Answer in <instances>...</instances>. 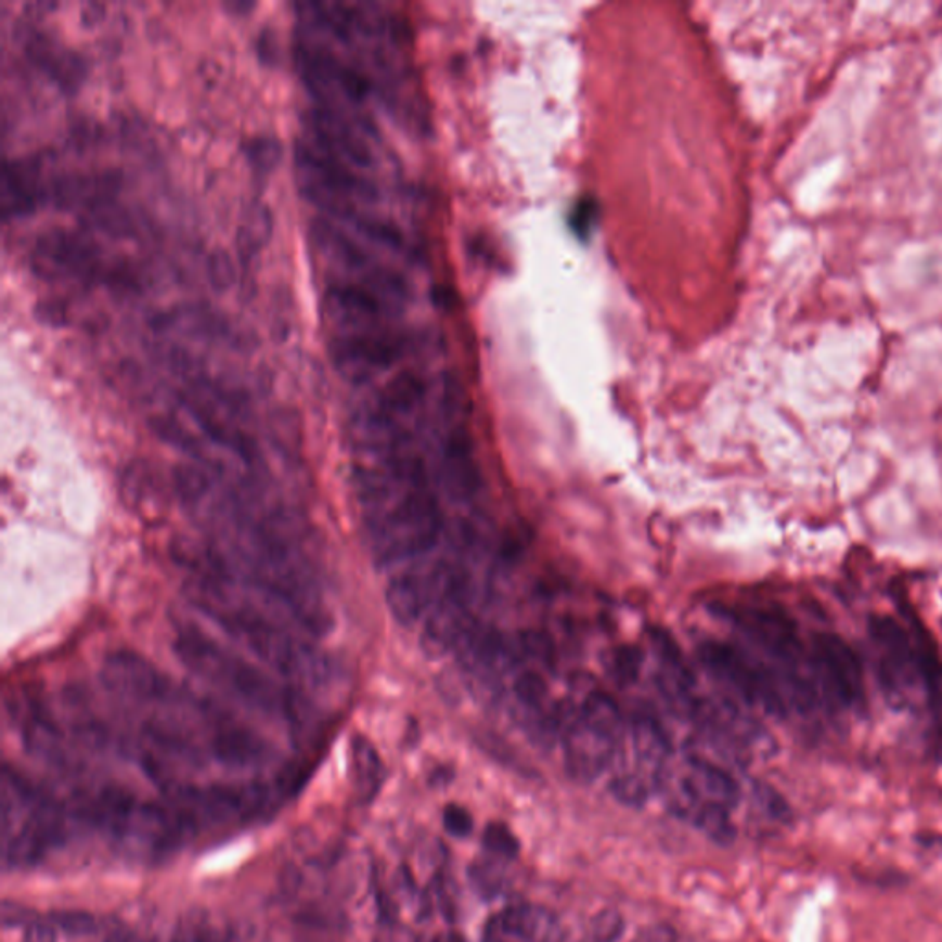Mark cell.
<instances>
[{"mask_svg": "<svg viewBox=\"0 0 942 942\" xmlns=\"http://www.w3.org/2000/svg\"><path fill=\"white\" fill-rule=\"evenodd\" d=\"M643 664V656L637 648L633 646H620L611 654V663H609V672L615 680L619 681L620 685H630L637 680Z\"/></svg>", "mask_w": 942, "mask_h": 942, "instance_id": "obj_28", "label": "cell"}, {"mask_svg": "<svg viewBox=\"0 0 942 942\" xmlns=\"http://www.w3.org/2000/svg\"><path fill=\"white\" fill-rule=\"evenodd\" d=\"M176 558L186 572L190 603L245 650L287 680L313 685L328 680L332 670L323 651L293 633L282 620L286 615L263 596H245V585L212 549L190 543L177 547Z\"/></svg>", "mask_w": 942, "mask_h": 942, "instance_id": "obj_2", "label": "cell"}, {"mask_svg": "<svg viewBox=\"0 0 942 942\" xmlns=\"http://www.w3.org/2000/svg\"><path fill=\"white\" fill-rule=\"evenodd\" d=\"M25 50L31 62L49 74L57 86L73 91L79 86L86 74V65L76 52L65 49L54 37L41 31H28L25 39Z\"/></svg>", "mask_w": 942, "mask_h": 942, "instance_id": "obj_20", "label": "cell"}, {"mask_svg": "<svg viewBox=\"0 0 942 942\" xmlns=\"http://www.w3.org/2000/svg\"><path fill=\"white\" fill-rule=\"evenodd\" d=\"M297 65L311 94L323 102L363 105L374 92L371 76L356 63L340 60L328 47L298 44Z\"/></svg>", "mask_w": 942, "mask_h": 942, "instance_id": "obj_13", "label": "cell"}, {"mask_svg": "<svg viewBox=\"0 0 942 942\" xmlns=\"http://www.w3.org/2000/svg\"><path fill=\"white\" fill-rule=\"evenodd\" d=\"M444 828L453 838H468L474 830V817L461 804H448L444 810Z\"/></svg>", "mask_w": 942, "mask_h": 942, "instance_id": "obj_33", "label": "cell"}, {"mask_svg": "<svg viewBox=\"0 0 942 942\" xmlns=\"http://www.w3.org/2000/svg\"><path fill=\"white\" fill-rule=\"evenodd\" d=\"M297 181L300 190L319 207L343 219L359 212L358 203H377L382 192L369 177L359 176L324 147L298 144Z\"/></svg>", "mask_w": 942, "mask_h": 942, "instance_id": "obj_8", "label": "cell"}, {"mask_svg": "<svg viewBox=\"0 0 942 942\" xmlns=\"http://www.w3.org/2000/svg\"><path fill=\"white\" fill-rule=\"evenodd\" d=\"M324 306L330 317L339 323L363 326V324L387 323L405 313V306L385 297L366 282H347L335 284L324 293Z\"/></svg>", "mask_w": 942, "mask_h": 942, "instance_id": "obj_16", "label": "cell"}, {"mask_svg": "<svg viewBox=\"0 0 942 942\" xmlns=\"http://www.w3.org/2000/svg\"><path fill=\"white\" fill-rule=\"evenodd\" d=\"M815 685L834 706L856 709L864 706V669L856 651L836 633H817L810 648Z\"/></svg>", "mask_w": 942, "mask_h": 942, "instance_id": "obj_12", "label": "cell"}, {"mask_svg": "<svg viewBox=\"0 0 942 942\" xmlns=\"http://www.w3.org/2000/svg\"><path fill=\"white\" fill-rule=\"evenodd\" d=\"M54 925L68 935H91L96 933V920L86 912H62L52 915Z\"/></svg>", "mask_w": 942, "mask_h": 942, "instance_id": "obj_32", "label": "cell"}, {"mask_svg": "<svg viewBox=\"0 0 942 942\" xmlns=\"http://www.w3.org/2000/svg\"><path fill=\"white\" fill-rule=\"evenodd\" d=\"M179 661L197 678L221 688L253 711L262 712L287 727H302L310 706L305 696L282 685L274 675L263 672L245 657L219 645L194 624H177L173 638Z\"/></svg>", "mask_w": 942, "mask_h": 942, "instance_id": "obj_3", "label": "cell"}, {"mask_svg": "<svg viewBox=\"0 0 942 942\" xmlns=\"http://www.w3.org/2000/svg\"><path fill=\"white\" fill-rule=\"evenodd\" d=\"M456 659L464 674H468L480 687L499 691L506 672H511L512 667H516L524 656L517 641L511 643L495 628L477 624L456 650Z\"/></svg>", "mask_w": 942, "mask_h": 942, "instance_id": "obj_14", "label": "cell"}, {"mask_svg": "<svg viewBox=\"0 0 942 942\" xmlns=\"http://www.w3.org/2000/svg\"><path fill=\"white\" fill-rule=\"evenodd\" d=\"M475 628L477 619L469 606V585H464L440 598L426 615L420 645L427 656L442 657L459 650Z\"/></svg>", "mask_w": 942, "mask_h": 942, "instance_id": "obj_15", "label": "cell"}, {"mask_svg": "<svg viewBox=\"0 0 942 942\" xmlns=\"http://www.w3.org/2000/svg\"><path fill=\"white\" fill-rule=\"evenodd\" d=\"M57 941V935H55V930L52 926L41 925V922H34V925L28 926L26 928L25 933H23V941L21 942H55Z\"/></svg>", "mask_w": 942, "mask_h": 942, "instance_id": "obj_35", "label": "cell"}, {"mask_svg": "<svg viewBox=\"0 0 942 942\" xmlns=\"http://www.w3.org/2000/svg\"><path fill=\"white\" fill-rule=\"evenodd\" d=\"M694 825L706 834L707 838L718 846H730L736 836V828L731 821L730 809L718 804H699L691 815Z\"/></svg>", "mask_w": 942, "mask_h": 942, "instance_id": "obj_25", "label": "cell"}, {"mask_svg": "<svg viewBox=\"0 0 942 942\" xmlns=\"http://www.w3.org/2000/svg\"><path fill=\"white\" fill-rule=\"evenodd\" d=\"M365 525L372 558L379 567H390L429 553L442 534L444 516L427 488L365 517Z\"/></svg>", "mask_w": 942, "mask_h": 942, "instance_id": "obj_4", "label": "cell"}, {"mask_svg": "<svg viewBox=\"0 0 942 942\" xmlns=\"http://www.w3.org/2000/svg\"><path fill=\"white\" fill-rule=\"evenodd\" d=\"M424 942H464V939L463 937L459 935V933L448 931V933H438V935L431 937L429 941Z\"/></svg>", "mask_w": 942, "mask_h": 942, "instance_id": "obj_37", "label": "cell"}, {"mask_svg": "<svg viewBox=\"0 0 942 942\" xmlns=\"http://www.w3.org/2000/svg\"><path fill=\"white\" fill-rule=\"evenodd\" d=\"M352 772L361 796H374L384 783V762L365 736H356L352 740Z\"/></svg>", "mask_w": 942, "mask_h": 942, "instance_id": "obj_23", "label": "cell"}, {"mask_svg": "<svg viewBox=\"0 0 942 942\" xmlns=\"http://www.w3.org/2000/svg\"><path fill=\"white\" fill-rule=\"evenodd\" d=\"M464 585H469V578L463 567L435 559L396 575L387 588V606L402 627H413L440 598Z\"/></svg>", "mask_w": 942, "mask_h": 942, "instance_id": "obj_11", "label": "cell"}, {"mask_svg": "<svg viewBox=\"0 0 942 942\" xmlns=\"http://www.w3.org/2000/svg\"><path fill=\"white\" fill-rule=\"evenodd\" d=\"M517 646L521 650L524 659H534L545 667L554 664V648L551 638L545 633L527 630L517 638Z\"/></svg>", "mask_w": 942, "mask_h": 942, "instance_id": "obj_30", "label": "cell"}, {"mask_svg": "<svg viewBox=\"0 0 942 942\" xmlns=\"http://www.w3.org/2000/svg\"><path fill=\"white\" fill-rule=\"evenodd\" d=\"M611 796L624 806L641 809L648 801L650 790L641 773H619L609 783Z\"/></svg>", "mask_w": 942, "mask_h": 942, "instance_id": "obj_26", "label": "cell"}, {"mask_svg": "<svg viewBox=\"0 0 942 942\" xmlns=\"http://www.w3.org/2000/svg\"><path fill=\"white\" fill-rule=\"evenodd\" d=\"M442 337L433 328H372L339 337L330 347L335 365L352 382H365L409 358L435 352Z\"/></svg>", "mask_w": 942, "mask_h": 942, "instance_id": "obj_7", "label": "cell"}, {"mask_svg": "<svg viewBox=\"0 0 942 942\" xmlns=\"http://www.w3.org/2000/svg\"><path fill=\"white\" fill-rule=\"evenodd\" d=\"M47 199L41 171L36 163H21L12 160L4 166V179H2V207L4 218L10 216H25L34 212V208Z\"/></svg>", "mask_w": 942, "mask_h": 942, "instance_id": "obj_21", "label": "cell"}, {"mask_svg": "<svg viewBox=\"0 0 942 942\" xmlns=\"http://www.w3.org/2000/svg\"><path fill=\"white\" fill-rule=\"evenodd\" d=\"M562 937L564 928L551 909L516 904L488 922L482 942H559Z\"/></svg>", "mask_w": 942, "mask_h": 942, "instance_id": "obj_18", "label": "cell"}, {"mask_svg": "<svg viewBox=\"0 0 942 942\" xmlns=\"http://www.w3.org/2000/svg\"><path fill=\"white\" fill-rule=\"evenodd\" d=\"M622 727V712L611 696L606 693L585 696L559 735L569 775L578 783L601 777L614 762Z\"/></svg>", "mask_w": 942, "mask_h": 942, "instance_id": "obj_5", "label": "cell"}, {"mask_svg": "<svg viewBox=\"0 0 942 942\" xmlns=\"http://www.w3.org/2000/svg\"><path fill=\"white\" fill-rule=\"evenodd\" d=\"M699 659L717 675L718 680L733 688L746 704L760 707L762 711L783 717L786 696L780 680L764 664L757 663L735 646L720 641H706L699 645Z\"/></svg>", "mask_w": 942, "mask_h": 942, "instance_id": "obj_10", "label": "cell"}, {"mask_svg": "<svg viewBox=\"0 0 942 942\" xmlns=\"http://www.w3.org/2000/svg\"><path fill=\"white\" fill-rule=\"evenodd\" d=\"M34 268L49 276H67L81 282H109L116 287L134 286V273L118 262H105L91 240L67 231L41 237L34 250Z\"/></svg>", "mask_w": 942, "mask_h": 942, "instance_id": "obj_9", "label": "cell"}, {"mask_svg": "<svg viewBox=\"0 0 942 942\" xmlns=\"http://www.w3.org/2000/svg\"><path fill=\"white\" fill-rule=\"evenodd\" d=\"M348 223H352L358 232L385 249L395 253H405L408 249V234L392 219L376 214L358 212L348 219Z\"/></svg>", "mask_w": 942, "mask_h": 942, "instance_id": "obj_24", "label": "cell"}, {"mask_svg": "<svg viewBox=\"0 0 942 942\" xmlns=\"http://www.w3.org/2000/svg\"><path fill=\"white\" fill-rule=\"evenodd\" d=\"M680 793L672 801V809L683 815H693L699 804H718L731 810L740 801V786L733 775L701 757L687 760V772L680 780Z\"/></svg>", "mask_w": 942, "mask_h": 942, "instance_id": "obj_17", "label": "cell"}, {"mask_svg": "<svg viewBox=\"0 0 942 942\" xmlns=\"http://www.w3.org/2000/svg\"><path fill=\"white\" fill-rule=\"evenodd\" d=\"M754 797H757V801H759L760 806L764 809V812L773 815V817H783V814H785L786 809L785 804H783V799H780V797H778L770 786H754Z\"/></svg>", "mask_w": 942, "mask_h": 942, "instance_id": "obj_34", "label": "cell"}, {"mask_svg": "<svg viewBox=\"0 0 942 942\" xmlns=\"http://www.w3.org/2000/svg\"><path fill=\"white\" fill-rule=\"evenodd\" d=\"M482 843L487 847V851L492 852L495 856L506 857V860L516 857L521 851L516 834L512 833L508 825L499 823V821L488 823L485 833H482Z\"/></svg>", "mask_w": 942, "mask_h": 942, "instance_id": "obj_27", "label": "cell"}, {"mask_svg": "<svg viewBox=\"0 0 942 942\" xmlns=\"http://www.w3.org/2000/svg\"><path fill=\"white\" fill-rule=\"evenodd\" d=\"M437 477L442 492L456 503L469 501L479 492L482 479L474 456V442L466 427H453L446 435Z\"/></svg>", "mask_w": 942, "mask_h": 942, "instance_id": "obj_19", "label": "cell"}, {"mask_svg": "<svg viewBox=\"0 0 942 942\" xmlns=\"http://www.w3.org/2000/svg\"><path fill=\"white\" fill-rule=\"evenodd\" d=\"M177 492L208 547L225 562L242 584L298 624L323 637L332 615L315 567L302 547L295 519L262 485L183 466L176 474Z\"/></svg>", "mask_w": 942, "mask_h": 942, "instance_id": "obj_1", "label": "cell"}, {"mask_svg": "<svg viewBox=\"0 0 942 942\" xmlns=\"http://www.w3.org/2000/svg\"><path fill=\"white\" fill-rule=\"evenodd\" d=\"M245 153L249 157L250 166L256 173H269L279 163L280 150L279 142L269 137H258L250 139L249 146L245 147Z\"/></svg>", "mask_w": 942, "mask_h": 942, "instance_id": "obj_29", "label": "cell"}, {"mask_svg": "<svg viewBox=\"0 0 942 942\" xmlns=\"http://www.w3.org/2000/svg\"><path fill=\"white\" fill-rule=\"evenodd\" d=\"M869 633L878 654V674L889 698L900 704L920 683L935 693L942 672L925 641H918L917 635L888 615L870 617Z\"/></svg>", "mask_w": 942, "mask_h": 942, "instance_id": "obj_6", "label": "cell"}, {"mask_svg": "<svg viewBox=\"0 0 942 942\" xmlns=\"http://www.w3.org/2000/svg\"><path fill=\"white\" fill-rule=\"evenodd\" d=\"M633 753L638 766L650 770L656 780L667 773L672 746L663 727L648 714H637L632 722Z\"/></svg>", "mask_w": 942, "mask_h": 942, "instance_id": "obj_22", "label": "cell"}, {"mask_svg": "<svg viewBox=\"0 0 942 942\" xmlns=\"http://www.w3.org/2000/svg\"><path fill=\"white\" fill-rule=\"evenodd\" d=\"M935 694L939 696V699H937V704H939L937 706V754L942 760V674L939 685H937Z\"/></svg>", "mask_w": 942, "mask_h": 942, "instance_id": "obj_36", "label": "cell"}, {"mask_svg": "<svg viewBox=\"0 0 942 942\" xmlns=\"http://www.w3.org/2000/svg\"><path fill=\"white\" fill-rule=\"evenodd\" d=\"M591 939L595 942L619 941L624 933V918L615 909L598 913L591 922Z\"/></svg>", "mask_w": 942, "mask_h": 942, "instance_id": "obj_31", "label": "cell"}]
</instances>
